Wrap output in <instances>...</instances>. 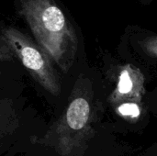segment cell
Listing matches in <instances>:
<instances>
[{"label":"cell","instance_id":"cell-1","mask_svg":"<svg viewBox=\"0 0 157 156\" xmlns=\"http://www.w3.org/2000/svg\"><path fill=\"white\" fill-rule=\"evenodd\" d=\"M94 135L91 102L75 86L63 111L33 140L24 156H84Z\"/></svg>","mask_w":157,"mask_h":156},{"label":"cell","instance_id":"cell-5","mask_svg":"<svg viewBox=\"0 0 157 156\" xmlns=\"http://www.w3.org/2000/svg\"><path fill=\"white\" fill-rule=\"evenodd\" d=\"M117 74L116 86L109 97V102L113 107L126 101L142 103L145 87L144 77L140 69L125 64L121 66Z\"/></svg>","mask_w":157,"mask_h":156},{"label":"cell","instance_id":"cell-6","mask_svg":"<svg viewBox=\"0 0 157 156\" xmlns=\"http://www.w3.org/2000/svg\"><path fill=\"white\" fill-rule=\"evenodd\" d=\"M114 108L119 116L130 121H136L142 114V103L134 101L120 103L114 106Z\"/></svg>","mask_w":157,"mask_h":156},{"label":"cell","instance_id":"cell-9","mask_svg":"<svg viewBox=\"0 0 157 156\" xmlns=\"http://www.w3.org/2000/svg\"><path fill=\"white\" fill-rule=\"evenodd\" d=\"M142 1H148V0H142Z\"/></svg>","mask_w":157,"mask_h":156},{"label":"cell","instance_id":"cell-7","mask_svg":"<svg viewBox=\"0 0 157 156\" xmlns=\"http://www.w3.org/2000/svg\"><path fill=\"white\" fill-rule=\"evenodd\" d=\"M16 58L14 51L10 48L2 31H0V62H11Z\"/></svg>","mask_w":157,"mask_h":156},{"label":"cell","instance_id":"cell-4","mask_svg":"<svg viewBox=\"0 0 157 156\" xmlns=\"http://www.w3.org/2000/svg\"><path fill=\"white\" fill-rule=\"evenodd\" d=\"M16 57L21 62L31 77L49 94H61L59 77L49 54L29 37L16 28L6 27L1 30Z\"/></svg>","mask_w":157,"mask_h":156},{"label":"cell","instance_id":"cell-3","mask_svg":"<svg viewBox=\"0 0 157 156\" xmlns=\"http://www.w3.org/2000/svg\"><path fill=\"white\" fill-rule=\"evenodd\" d=\"M45 128L16 96L0 95V156L24 154Z\"/></svg>","mask_w":157,"mask_h":156},{"label":"cell","instance_id":"cell-2","mask_svg":"<svg viewBox=\"0 0 157 156\" xmlns=\"http://www.w3.org/2000/svg\"><path fill=\"white\" fill-rule=\"evenodd\" d=\"M19 12L37 43L63 72L77 52L76 33L55 0H19Z\"/></svg>","mask_w":157,"mask_h":156},{"label":"cell","instance_id":"cell-8","mask_svg":"<svg viewBox=\"0 0 157 156\" xmlns=\"http://www.w3.org/2000/svg\"><path fill=\"white\" fill-rule=\"evenodd\" d=\"M142 47L148 55L157 58V36H151L144 40Z\"/></svg>","mask_w":157,"mask_h":156}]
</instances>
